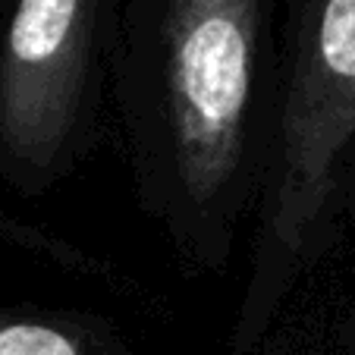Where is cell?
<instances>
[{"label": "cell", "mask_w": 355, "mask_h": 355, "mask_svg": "<svg viewBox=\"0 0 355 355\" xmlns=\"http://www.w3.org/2000/svg\"><path fill=\"white\" fill-rule=\"evenodd\" d=\"M280 94L274 0H116L110 110L141 214L220 274L255 214Z\"/></svg>", "instance_id": "1"}, {"label": "cell", "mask_w": 355, "mask_h": 355, "mask_svg": "<svg viewBox=\"0 0 355 355\" xmlns=\"http://www.w3.org/2000/svg\"><path fill=\"white\" fill-rule=\"evenodd\" d=\"M355 155V0H286L277 132L230 355H258L289 295L334 245Z\"/></svg>", "instance_id": "2"}, {"label": "cell", "mask_w": 355, "mask_h": 355, "mask_svg": "<svg viewBox=\"0 0 355 355\" xmlns=\"http://www.w3.org/2000/svg\"><path fill=\"white\" fill-rule=\"evenodd\" d=\"M116 0H13L0 26V176L22 195L67 180L110 104Z\"/></svg>", "instance_id": "3"}, {"label": "cell", "mask_w": 355, "mask_h": 355, "mask_svg": "<svg viewBox=\"0 0 355 355\" xmlns=\"http://www.w3.org/2000/svg\"><path fill=\"white\" fill-rule=\"evenodd\" d=\"M22 223L0 214V233ZM0 355H135L107 321L82 311L0 305Z\"/></svg>", "instance_id": "4"}, {"label": "cell", "mask_w": 355, "mask_h": 355, "mask_svg": "<svg viewBox=\"0 0 355 355\" xmlns=\"http://www.w3.org/2000/svg\"><path fill=\"white\" fill-rule=\"evenodd\" d=\"M343 211L349 217H355V155L352 164H349V173H346V189H343Z\"/></svg>", "instance_id": "5"}]
</instances>
